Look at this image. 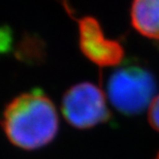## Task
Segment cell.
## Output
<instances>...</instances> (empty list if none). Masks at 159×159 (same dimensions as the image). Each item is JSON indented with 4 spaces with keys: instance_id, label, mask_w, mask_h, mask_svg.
<instances>
[{
    "instance_id": "obj_1",
    "label": "cell",
    "mask_w": 159,
    "mask_h": 159,
    "mask_svg": "<svg viewBox=\"0 0 159 159\" xmlns=\"http://www.w3.org/2000/svg\"><path fill=\"white\" fill-rule=\"evenodd\" d=\"M2 127L7 139L25 150H35L53 141L59 121L52 100L41 90L21 94L3 113Z\"/></svg>"
},
{
    "instance_id": "obj_2",
    "label": "cell",
    "mask_w": 159,
    "mask_h": 159,
    "mask_svg": "<svg viewBox=\"0 0 159 159\" xmlns=\"http://www.w3.org/2000/svg\"><path fill=\"white\" fill-rule=\"evenodd\" d=\"M156 92V81L148 69L126 65L114 71L107 82V95L113 107L124 115H139L150 107Z\"/></svg>"
},
{
    "instance_id": "obj_3",
    "label": "cell",
    "mask_w": 159,
    "mask_h": 159,
    "mask_svg": "<svg viewBox=\"0 0 159 159\" xmlns=\"http://www.w3.org/2000/svg\"><path fill=\"white\" fill-rule=\"evenodd\" d=\"M62 113L69 124L80 129L103 123L110 117L103 93L88 82L75 85L66 92L62 100Z\"/></svg>"
},
{
    "instance_id": "obj_4",
    "label": "cell",
    "mask_w": 159,
    "mask_h": 159,
    "mask_svg": "<svg viewBox=\"0 0 159 159\" xmlns=\"http://www.w3.org/2000/svg\"><path fill=\"white\" fill-rule=\"evenodd\" d=\"M79 31L82 52L93 63L99 66H112L122 61V46L118 41L107 39L95 19L83 18L79 23Z\"/></svg>"
},
{
    "instance_id": "obj_5",
    "label": "cell",
    "mask_w": 159,
    "mask_h": 159,
    "mask_svg": "<svg viewBox=\"0 0 159 159\" xmlns=\"http://www.w3.org/2000/svg\"><path fill=\"white\" fill-rule=\"evenodd\" d=\"M131 23L142 35L159 40V0H133Z\"/></svg>"
},
{
    "instance_id": "obj_6",
    "label": "cell",
    "mask_w": 159,
    "mask_h": 159,
    "mask_svg": "<svg viewBox=\"0 0 159 159\" xmlns=\"http://www.w3.org/2000/svg\"><path fill=\"white\" fill-rule=\"evenodd\" d=\"M149 122L155 130L159 131V95L154 98L149 107Z\"/></svg>"
},
{
    "instance_id": "obj_7",
    "label": "cell",
    "mask_w": 159,
    "mask_h": 159,
    "mask_svg": "<svg viewBox=\"0 0 159 159\" xmlns=\"http://www.w3.org/2000/svg\"><path fill=\"white\" fill-rule=\"evenodd\" d=\"M156 159H159V154H158V156H157V158Z\"/></svg>"
}]
</instances>
